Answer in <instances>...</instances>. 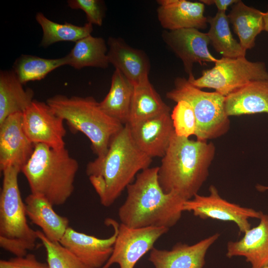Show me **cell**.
I'll list each match as a JSON object with an SVG mask.
<instances>
[{"label": "cell", "instance_id": "16", "mask_svg": "<svg viewBox=\"0 0 268 268\" xmlns=\"http://www.w3.org/2000/svg\"><path fill=\"white\" fill-rule=\"evenodd\" d=\"M219 236L215 233L191 245L178 243L169 250L154 247L148 260L155 268H203L206 254Z\"/></svg>", "mask_w": 268, "mask_h": 268}, {"label": "cell", "instance_id": "13", "mask_svg": "<svg viewBox=\"0 0 268 268\" xmlns=\"http://www.w3.org/2000/svg\"><path fill=\"white\" fill-rule=\"evenodd\" d=\"M162 38L170 49L182 62L184 70L189 76L193 74L194 64L215 63L217 59L213 57L208 48L210 44L206 33L196 28L164 30Z\"/></svg>", "mask_w": 268, "mask_h": 268}, {"label": "cell", "instance_id": "21", "mask_svg": "<svg viewBox=\"0 0 268 268\" xmlns=\"http://www.w3.org/2000/svg\"><path fill=\"white\" fill-rule=\"evenodd\" d=\"M27 216L39 226L45 236L52 241L60 242L69 226V220L61 216L53 205L43 197L30 194L25 199Z\"/></svg>", "mask_w": 268, "mask_h": 268}, {"label": "cell", "instance_id": "20", "mask_svg": "<svg viewBox=\"0 0 268 268\" xmlns=\"http://www.w3.org/2000/svg\"><path fill=\"white\" fill-rule=\"evenodd\" d=\"M228 117L258 113L268 114V80L252 81L225 97Z\"/></svg>", "mask_w": 268, "mask_h": 268}, {"label": "cell", "instance_id": "6", "mask_svg": "<svg viewBox=\"0 0 268 268\" xmlns=\"http://www.w3.org/2000/svg\"><path fill=\"white\" fill-rule=\"evenodd\" d=\"M20 170L8 167L2 171L0 194V246L16 257H22L36 247L37 231L28 225L25 203L18 182Z\"/></svg>", "mask_w": 268, "mask_h": 268}, {"label": "cell", "instance_id": "14", "mask_svg": "<svg viewBox=\"0 0 268 268\" xmlns=\"http://www.w3.org/2000/svg\"><path fill=\"white\" fill-rule=\"evenodd\" d=\"M22 113L9 116L0 124V170L15 167L20 171L33 154L35 145L25 134Z\"/></svg>", "mask_w": 268, "mask_h": 268}, {"label": "cell", "instance_id": "11", "mask_svg": "<svg viewBox=\"0 0 268 268\" xmlns=\"http://www.w3.org/2000/svg\"><path fill=\"white\" fill-rule=\"evenodd\" d=\"M64 121L46 102L34 99L22 114V127L29 140L56 149L66 147Z\"/></svg>", "mask_w": 268, "mask_h": 268}, {"label": "cell", "instance_id": "22", "mask_svg": "<svg viewBox=\"0 0 268 268\" xmlns=\"http://www.w3.org/2000/svg\"><path fill=\"white\" fill-rule=\"evenodd\" d=\"M12 69L0 71V124L9 116L23 113L33 101L34 91L24 89Z\"/></svg>", "mask_w": 268, "mask_h": 268}, {"label": "cell", "instance_id": "29", "mask_svg": "<svg viewBox=\"0 0 268 268\" xmlns=\"http://www.w3.org/2000/svg\"><path fill=\"white\" fill-rule=\"evenodd\" d=\"M65 65V57L46 59L22 54L14 62L12 70L20 82L25 84L30 81L41 80L52 71Z\"/></svg>", "mask_w": 268, "mask_h": 268}, {"label": "cell", "instance_id": "19", "mask_svg": "<svg viewBox=\"0 0 268 268\" xmlns=\"http://www.w3.org/2000/svg\"><path fill=\"white\" fill-rule=\"evenodd\" d=\"M226 256L244 257L252 268L268 266V215L263 213L259 224L246 231L240 240L228 242Z\"/></svg>", "mask_w": 268, "mask_h": 268}, {"label": "cell", "instance_id": "9", "mask_svg": "<svg viewBox=\"0 0 268 268\" xmlns=\"http://www.w3.org/2000/svg\"><path fill=\"white\" fill-rule=\"evenodd\" d=\"M183 210L192 212L195 216L203 219L210 218L234 222L239 231L244 233L251 228L249 219H260L263 213L224 199L214 185L209 187L208 196L198 194L192 199L185 201Z\"/></svg>", "mask_w": 268, "mask_h": 268}, {"label": "cell", "instance_id": "26", "mask_svg": "<svg viewBox=\"0 0 268 268\" xmlns=\"http://www.w3.org/2000/svg\"><path fill=\"white\" fill-rule=\"evenodd\" d=\"M102 37L90 35L75 42L69 53L65 57L67 65L76 69L85 67L106 68L109 64L108 48Z\"/></svg>", "mask_w": 268, "mask_h": 268}, {"label": "cell", "instance_id": "25", "mask_svg": "<svg viewBox=\"0 0 268 268\" xmlns=\"http://www.w3.org/2000/svg\"><path fill=\"white\" fill-rule=\"evenodd\" d=\"M133 91L132 82L115 69L109 91L99 106L106 114L125 125L128 122Z\"/></svg>", "mask_w": 268, "mask_h": 268}, {"label": "cell", "instance_id": "37", "mask_svg": "<svg viewBox=\"0 0 268 268\" xmlns=\"http://www.w3.org/2000/svg\"><path fill=\"white\" fill-rule=\"evenodd\" d=\"M263 268H268V266H266V267H264Z\"/></svg>", "mask_w": 268, "mask_h": 268}, {"label": "cell", "instance_id": "28", "mask_svg": "<svg viewBox=\"0 0 268 268\" xmlns=\"http://www.w3.org/2000/svg\"><path fill=\"white\" fill-rule=\"evenodd\" d=\"M43 31L40 46L47 47L59 42H74L87 37L93 31V25L86 22L78 26L67 22L60 24L46 17L43 13L38 12L35 17Z\"/></svg>", "mask_w": 268, "mask_h": 268}, {"label": "cell", "instance_id": "4", "mask_svg": "<svg viewBox=\"0 0 268 268\" xmlns=\"http://www.w3.org/2000/svg\"><path fill=\"white\" fill-rule=\"evenodd\" d=\"M32 155L21 172L31 193L41 196L53 206L65 203L74 189L78 161L65 148L56 149L45 144H34Z\"/></svg>", "mask_w": 268, "mask_h": 268}, {"label": "cell", "instance_id": "12", "mask_svg": "<svg viewBox=\"0 0 268 268\" xmlns=\"http://www.w3.org/2000/svg\"><path fill=\"white\" fill-rule=\"evenodd\" d=\"M105 222L114 229L113 235L108 238H99L69 227L59 242L86 265L102 268L112 253L119 225L111 218L106 219Z\"/></svg>", "mask_w": 268, "mask_h": 268}, {"label": "cell", "instance_id": "17", "mask_svg": "<svg viewBox=\"0 0 268 268\" xmlns=\"http://www.w3.org/2000/svg\"><path fill=\"white\" fill-rule=\"evenodd\" d=\"M158 20L165 30L204 29L208 23L204 15L205 4L187 0H158Z\"/></svg>", "mask_w": 268, "mask_h": 268}, {"label": "cell", "instance_id": "10", "mask_svg": "<svg viewBox=\"0 0 268 268\" xmlns=\"http://www.w3.org/2000/svg\"><path fill=\"white\" fill-rule=\"evenodd\" d=\"M169 229L163 227L137 228L119 224L112 253L102 268H110L115 264L120 268H134L136 263L154 248L156 241Z\"/></svg>", "mask_w": 268, "mask_h": 268}, {"label": "cell", "instance_id": "23", "mask_svg": "<svg viewBox=\"0 0 268 268\" xmlns=\"http://www.w3.org/2000/svg\"><path fill=\"white\" fill-rule=\"evenodd\" d=\"M133 85L128 125L170 112V108L155 90L149 81V77L133 83Z\"/></svg>", "mask_w": 268, "mask_h": 268}, {"label": "cell", "instance_id": "5", "mask_svg": "<svg viewBox=\"0 0 268 268\" xmlns=\"http://www.w3.org/2000/svg\"><path fill=\"white\" fill-rule=\"evenodd\" d=\"M46 102L73 131L87 136L98 158L105 156L112 138L124 126L106 114L99 102L91 96L68 97L57 94L49 98Z\"/></svg>", "mask_w": 268, "mask_h": 268}, {"label": "cell", "instance_id": "32", "mask_svg": "<svg viewBox=\"0 0 268 268\" xmlns=\"http://www.w3.org/2000/svg\"><path fill=\"white\" fill-rule=\"evenodd\" d=\"M68 6L73 9L83 10L86 16L87 22L99 26L102 25L104 11L101 1L98 0H68Z\"/></svg>", "mask_w": 268, "mask_h": 268}, {"label": "cell", "instance_id": "33", "mask_svg": "<svg viewBox=\"0 0 268 268\" xmlns=\"http://www.w3.org/2000/svg\"><path fill=\"white\" fill-rule=\"evenodd\" d=\"M0 268H49L47 263L39 261L35 255L27 254L22 257H15L0 261Z\"/></svg>", "mask_w": 268, "mask_h": 268}, {"label": "cell", "instance_id": "15", "mask_svg": "<svg viewBox=\"0 0 268 268\" xmlns=\"http://www.w3.org/2000/svg\"><path fill=\"white\" fill-rule=\"evenodd\" d=\"M128 125L134 143L142 152L151 158L164 156L175 133L170 112Z\"/></svg>", "mask_w": 268, "mask_h": 268}, {"label": "cell", "instance_id": "30", "mask_svg": "<svg viewBox=\"0 0 268 268\" xmlns=\"http://www.w3.org/2000/svg\"><path fill=\"white\" fill-rule=\"evenodd\" d=\"M37 233L45 249L49 268H92L82 263L59 242L50 240L41 231L37 230Z\"/></svg>", "mask_w": 268, "mask_h": 268}, {"label": "cell", "instance_id": "1", "mask_svg": "<svg viewBox=\"0 0 268 268\" xmlns=\"http://www.w3.org/2000/svg\"><path fill=\"white\" fill-rule=\"evenodd\" d=\"M151 162L152 158L134 143L127 124L112 138L105 156L87 164L86 173L101 203L109 207Z\"/></svg>", "mask_w": 268, "mask_h": 268}, {"label": "cell", "instance_id": "31", "mask_svg": "<svg viewBox=\"0 0 268 268\" xmlns=\"http://www.w3.org/2000/svg\"><path fill=\"white\" fill-rule=\"evenodd\" d=\"M177 104L171 113L175 134L179 136L189 138L195 135L197 123L193 109L191 105L186 101L180 100Z\"/></svg>", "mask_w": 268, "mask_h": 268}, {"label": "cell", "instance_id": "3", "mask_svg": "<svg viewBox=\"0 0 268 268\" xmlns=\"http://www.w3.org/2000/svg\"><path fill=\"white\" fill-rule=\"evenodd\" d=\"M215 153L212 142L191 140L174 133L158 167L163 191L176 193L185 201L192 199L206 180Z\"/></svg>", "mask_w": 268, "mask_h": 268}, {"label": "cell", "instance_id": "7", "mask_svg": "<svg viewBox=\"0 0 268 268\" xmlns=\"http://www.w3.org/2000/svg\"><path fill=\"white\" fill-rule=\"evenodd\" d=\"M166 95L176 102L184 100L191 105L196 119L197 140L207 141L215 139L229 130L230 122L225 110V97L218 93L202 91L191 84L188 79L177 77L174 87Z\"/></svg>", "mask_w": 268, "mask_h": 268}, {"label": "cell", "instance_id": "27", "mask_svg": "<svg viewBox=\"0 0 268 268\" xmlns=\"http://www.w3.org/2000/svg\"><path fill=\"white\" fill-rule=\"evenodd\" d=\"M209 29L206 33L214 50L222 57L236 58L246 57V51L234 38L226 12L217 11L213 16L207 17Z\"/></svg>", "mask_w": 268, "mask_h": 268}, {"label": "cell", "instance_id": "24", "mask_svg": "<svg viewBox=\"0 0 268 268\" xmlns=\"http://www.w3.org/2000/svg\"><path fill=\"white\" fill-rule=\"evenodd\" d=\"M227 16L243 49L247 51L254 47L257 36L264 31L263 12L238 0Z\"/></svg>", "mask_w": 268, "mask_h": 268}, {"label": "cell", "instance_id": "2", "mask_svg": "<svg viewBox=\"0 0 268 268\" xmlns=\"http://www.w3.org/2000/svg\"><path fill=\"white\" fill-rule=\"evenodd\" d=\"M158 172V167L144 169L127 186V198L118 210L121 223L133 228L169 229L178 222L186 201L176 193L163 191Z\"/></svg>", "mask_w": 268, "mask_h": 268}, {"label": "cell", "instance_id": "34", "mask_svg": "<svg viewBox=\"0 0 268 268\" xmlns=\"http://www.w3.org/2000/svg\"><path fill=\"white\" fill-rule=\"evenodd\" d=\"M238 0H201L200 1L205 5H211L215 4L218 11L226 12L228 7L232 6Z\"/></svg>", "mask_w": 268, "mask_h": 268}, {"label": "cell", "instance_id": "35", "mask_svg": "<svg viewBox=\"0 0 268 268\" xmlns=\"http://www.w3.org/2000/svg\"><path fill=\"white\" fill-rule=\"evenodd\" d=\"M263 19L264 22V31L268 32V7L266 12H263Z\"/></svg>", "mask_w": 268, "mask_h": 268}, {"label": "cell", "instance_id": "36", "mask_svg": "<svg viewBox=\"0 0 268 268\" xmlns=\"http://www.w3.org/2000/svg\"><path fill=\"white\" fill-rule=\"evenodd\" d=\"M256 189L258 191L260 192H264L268 190V186H262L261 185H258L256 186Z\"/></svg>", "mask_w": 268, "mask_h": 268}, {"label": "cell", "instance_id": "8", "mask_svg": "<svg viewBox=\"0 0 268 268\" xmlns=\"http://www.w3.org/2000/svg\"><path fill=\"white\" fill-rule=\"evenodd\" d=\"M188 80L196 87L212 88L226 97L252 81L268 80V71L264 62H251L246 57H221L213 67L203 70L201 76L195 78L192 74Z\"/></svg>", "mask_w": 268, "mask_h": 268}, {"label": "cell", "instance_id": "18", "mask_svg": "<svg viewBox=\"0 0 268 268\" xmlns=\"http://www.w3.org/2000/svg\"><path fill=\"white\" fill-rule=\"evenodd\" d=\"M107 44L109 64L133 84L149 77L150 62L143 50L130 46L119 37H109Z\"/></svg>", "mask_w": 268, "mask_h": 268}]
</instances>
